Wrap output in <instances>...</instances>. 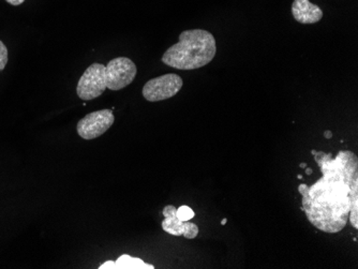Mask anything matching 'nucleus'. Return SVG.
I'll return each instance as SVG.
<instances>
[{
  "instance_id": "nucleus-12",
  "label": "nucleus",
  "mask_w": 358,
  "mask_h": 269,
  "mask_svg": "<svg viewBox=\"0 0 358 269\" xmlns=\"http://www.w3.org/2000/svg\"><path fill=\"white\" fill-rule=\"evenodd\" d=\"M8 3L12 6H20L25 1V0H6Z\"/></svg>"
},
{
  "instance_id": "nucleus-5",
  "label": "nucleus",
  "mask_w": 358,
  "mask_h": 269,
  "mask_svg": "<svg viewBox=\"0 0 358 269\" xmlns=\"http://www.w3.org/2000/svg\"><path fill=\"white\" fill-rule=\"evenodd\" d=\"M138 68L131 59L118 57L106 66V88L110 90L124 89L134 81Z\"/></svg>"
},
{
  "instance_id": "nucleus-10",
  "label": "nucleus",
  "mask_w": 358,
  "mask_h": 269,
  "mask_svg": "<svg viewBox=\"0 0 358 269\" xmlns=\"http://www.w3.org/2000/svg\"><path fill=\"white\" fill-rule=\"evenodd\" d=\"M176 216L179 220L186 222V221H190L191 219L194 218L195 214L194 212H193L192 208H189L187 205H182L180 208H177Z\"/></svg>"
},
{
  "instance_id": "nucleus-16",
  "label": "nucleus",
  "mask_w": 358,
  "mask_h": 269,
  "mask_svg": "<svg viewBox=\"0 0 358 269\" xmlns=\"http://www.w3.org/2000/svg\"><path fill=\"white\" fill-rule=\"evenodd\" d=\"M299 166H301V168H307V164L301 163V164H299Z\"/></svg>"
},
{
  "instance_id": "nucleus-2",
  "label": "nucleus",
  "mask_w": 358,
  "mask_h": 269,
  "mask_svg": "<svg viewBox=\"0 0 358 269\" xmlns=\"http://www.w3.org/2000/svg\"><path fill=\"white\" fill-rule=\"evenodd\" d=\"M216 52V40L209 31L185 30L179 35V41L164 54L162 61L175 69H200L213 61Z\"/></svg>"
},
{
  "instance_id": "nucleus-1",
  "label": "nucleus",
  "mask_w": 358,
  "mask_h": 269,
  "mask_svg": "<svg viewBox=\"0 0 358 269\" xmlns=\"http://www.w3.org/2000/svg\"><path fill=\"white\" fill-rule=\"evenodd\" d=\"M315 160L323 176L313 186L299 184L301 210L317 230L336 234L347 226L351 208L358 206L357 156L350 150L335 158L317 152Z\"/></svg>"
},
{
  "instance_id": "nucleus-17",
  "label": "nucleus",
  "mask_w": 358,
  "mask_h": 269,
  "mask_svg": "<svg viewBox=\"0 0 358 269\" xmlns=\"http://www.w3.org/2000/svg\"><path fill=\"white\" fill-rule=\"evenodd\" d=\"M311 154H313V156H315V154H317V150H311Z\"/></svg>"
},
{
  "instance_id": "nucleus-3",
  "label": "nucleus",
  "mask_w": 358,
  "mask_h": 269,
  "mask_svg": "<svg viewBox=\"0 0 358 269\" xmlns=\"http://www.w3.org/2000/svg\"><path fill=\"white\" fill-rule=\"evenodd\" d=\"M106 89V66L92 64L78 80L76 94L83 101L100 97Z\"/></svg>"
},
{
  "instance_id": "nucleus-15",
  "label": "nucleus",
  "mask_w": 358,
  "mask_h": 269,
  "mask_svg": "<svg viewBox=\"0 0 358 269\" xmlns=\"http://www.w3.org/2000/svg\"><path fill=\"white\" fill-rule=\"evenodd\" d=\"M227 219H223V220L221 221V226H225V224H227Z\"/></svg>"
},
{
  "instance_id": "nucleus-14",
  "label": "nucleus",
  "mask_w": 358,
  "mask_h": 269,
  "mask_svg": "<svg viewBox=\"0 0 358 269\" xmlns=\"http://www.w3.org/2000/svg\"><path fill=\"white\" fill-rule=\"evenodd\" d=\"M306 170V174H307V175H311V174H313V168H305Z\"/></svg>"
},
{
  "instance_id": "nucleus-4",
  "label": "nucleus",
  "mask_w": 358,
  "mask_h": 269,
  "mask_svg": "<svg viewBox=\"0 0 358 269\" xmlns=\"http://www.w3.org/2000/svg\"><path fill=\"white\" fill-rule=\"evenodd\" d=\"M184 82L174 73L164 74L152 78L143 87V97L150 102L164 101L174 97L180 92Z\"/></svg>"
},
{
  "instance_id": "nucleus-8",
  "label": "nucleus",
  "mask_w": 358,
  "mask_h": 269,
  "mask_svg": "<svg viewBox=\"0 0 358 269\" xmlns=\"http://www.w3.org/2000/svg\"><path fill=\"white\" fill-rule=\"evenodd\" d=\"M292 14L295 21L301 24H315L323 17L321 8L313 5L309 0H294L292 5Z\"/></svg>"
},
{
  "instance_id": "nucleus-9",
  "label": "nucleus",
  "mask_w": 358,
  "mask_h": 269,
  "mask_svg": "<svg viewBox=\"0 0 358 269\" xmlns=\"http://www.w3.org/2000/svg\"><path fill=\"white\" fill-rule=\"evenodd\" d=\"M99 269H155L154 265L148 264L138 258L122 254L117 261H106Z\"/></svg>"
},
{
  "instance_id": "nucleus-7",
  "label": "nucleus",
  "mask_w": 358,
  "mask_h": 269,
  "mask_svg": "<svg viewBox=\"0 0 358 269\" xmlns=\"http://www.w3.org/2000/svg\"><path fill=\"white\" fill-rule=\"evenodd\" d=\"M176 208L173 205H168L164 208V220L162 221L161 226L164 228V232L173 235V236H184L187 240H194L198 236L199 226L195 224H192L190 221L179 220L176 216Z\"/></svg>"
},
{
  "instance_id": "nucleus-13",
  "label": "nucleus",
  "mask_w": 358,
  "mask_h": 269,
  "mask_svg": "<svg viewBox=\"0 0 358 269\" xmlns=\"http://www.w3.org/2000/svg\"><path fill=\"white\" fill-rule=\"evenodd\" d=\"M324 136L329 140V138H333V132L329 131V130H327V131L324 132Z\"/></svg>"
},
{
  "instance_id": "nucleus-6",
  "label": "nucleus",
  "mask_w": 358,
  "mask_h": 269,
  "mask_svg": "<svg viewBox=\"0 0 358 269\" xmlns=\"http://www.w3.org/2000/svg\"><path fill=\"white\" fill-rule=\"evenodd\" d=\"M115 122L112 110H96L78 122L76 130L84 140H94L103 136Z\"/></svg>"
},
{
  "instance_id": "nucleus-18",
  "label": "nucleus",
  "mask_w": 358,
  "mask_h": 269,
  "mask_svg": "<svg viewBox=\"0 0 358 269\" xmlns=\"http://www.w3.org/2000/svg\"><path fill=\"white\" fill-rule=\"evenodd\" d=\"M297 178H299V180H303V175H301V174H299V175H297Z\"/></svg>"
},
{
  "instance_id": "nucleus-11",
  "label": "nucleus",
  "mask_w": 358,
  "mask_h": 269,
  "mask_svg": "<svg viewBox=\"0 0 358 269\" xmlns=\"http://www.w3.org/2000/svg\"><path fill=\"white\" fill-rule=\"evenodd\" d=\"M9 59V53H8L7 46L0 41V72L5 69Z\"/></svg>"
}]
</instances>
